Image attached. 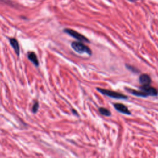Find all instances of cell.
I'll return each mask as SVG.
<instances>
[{"mask_svg":"<svg viewBox=\"0 0 158 158\" xmlns=\"http://www.w3.org/2000/svg\"><path fill=\"white\" fill-rule=\"evenodd\" d=\"M27 57L28 59L36 66L38 67L39 65V62L38 59L37 58L36 54L33 52V51H29L27 54Z\"/></svg>","mask_w":158,"mask_h":158,"instance_id":"cell-8","label":"cell"},{"mask_svg":"<svg viewBox=\"0 0 158 158\" xmlns=\"http://www.w3.org/2000/svg\"><path fill=\"white\" fill-rule=\"evenodd\" d=\"M139 83L141 85V86L150 85L151 82V79L149 75L146 73H143L139 77Z\"/></svg>","mask_w":158,"mask_h":158,"instance_id":"cell-6","label":"cell"},{"mask_svg":"<svg viewBox=\"0 0 158 158\" xmlns=\"http://www.w3.org/2000/svg\"><path fill=\"white\" fill-rule=\"evenodd\" d=\"M139 89L141 91H142L144 94L146 95V97L148 96H157L158 94V91L156 88L150 86V85H146V86H141L139 87Z\"/></svg>","mask_w":158,"mask_h":158,"instance_id":"cell-4","label":"cell"},{"mask_svg":"<svg viewBox=\"0 0 158 158\" xmlns=\"http://www.w3.org/2000/svg\"><path fill=\"white\" fill-rule=\"evenodd\" d=\"M38 107H39V104H38V102L37 101H36L33 105V107H32V111L33 113H36L38 109Z\"/></svg>","mask_w":158,"mask_h":158,"instance_id":"cell-11","label":"cell"},{"mask_svg":"<svg viewBox=\"0 0 158 158\" xmlns=\"http://www.w3.org/2000/svg\"><path fill=\"white\" fill-rule=\"evenodd\" d=\"M126 67L130 70V71L133 72H135V73H138L139 72V70L135 67H133L132 65H128V64H126Z\"/></svg>","mask_w":158,"mask_h":158,"instance_id":"cell-10","label":"cell"},{"mask_svg":"<svg viewBox=\"0 0 158 158\" xmlns=\"http://www.w3.org/2000/svg\"><path fill=\"white\" fill-rule=\"evenodd\" d=\"M99 112H100V114L104 116H110L111 115L110 111L105 107H99Z\"/></svg>","mask_w":158,"mask_h":158,"instance_id":"cell-9","label":"cell"},{"mask_svg":"<svg viewBox=\"0 0 158 158\" xmlns=\"http://www.w3.org/2000/svg\"><path fill=\"white\" fill-rule=\"evenodd\" d=\"M96 89L102 94L107 96L110 98H112L115 99H126L128 98L127 96L115 91H111V90L100 88H97Z\"/></svg>","mask_w":158,"mask_h":158,"instance_id":"cell-2","label":"cell"},{"mask_svg":"<svg viewBox=\"0 0 158 158\" xmlns=\"http://www.w3.org/2000/svg\"><path fill=\"white\" fill-rule=\"evenodd\" d=\"M71 47L77 52L80 53V54L86 53L89 56L92 54V51L91 49L88 46L85 45L83 42L73 41L71 43Z\"/></svg>","mask_w":158,"mask_h":158,"instance_id":"cell-1","label":"cell"},{"mask_svg":"<svg viewBox=\"0 0 158 158\" xmlns=\"http://www.w3.org/2000/svg\"><path fill=\"white\" fill-rule=\"evenodd\" d=\"M9 43L12 46V48L14 49L17 56H19L20 55V47L18 41L14 38H9Z\"/></svg>","mask_w":158,"mask_h":158,"instance_id":"cell-7","label":"cell"},{"mask_svg":"<svg viewBox=\"0 0 158 158\" xmlns=\"http://www.w3.org/2000/svg\"><path fill=\"white\" fill-rule=\"evenodd\" d=\"M114 106L117 110H118V112H120L121 113H123V114H125L127 115L131 114V112L128 110L127 107L122 103H115V104H114Z\"/></svg>","mask_w":158,"mask_h":158,"instance_id":"cell-5","label":"cell"},{"mask_svg":"<svg viewBox=\"0 0 158 158\" xmlns=\"http://www.w3.org/2000/svg\"><path fill=\"white\" fill-rule=\"evenodd\" d=\"M63 31H64V33L69 35L70 36H71L73 38H75L76 40H78L79 41L89 43V40L86 36H85L82 34L77 32V31H75L74 30L70 29V28H65Z\"/></svg>","mask_w":158,"mask_h":158,"instance_id":"cell-3","label":"cell"}]
</instances>
